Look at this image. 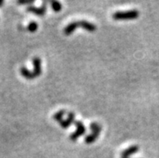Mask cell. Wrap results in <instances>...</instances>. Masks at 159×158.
Masks as SVG:
<instances>
[{"label":"cell","mask_w":159,"mask_h":158,"mask_svg":"<svg viewBox=\"0 0 159 158\" xmlns=\"http://www.w3.org/2000/svg\"><path fill=\"white\" fill-rule=\"evenodd\" d=\"M27 29L31 32H36V31L38 29V24H36V22H34V21H32V22L29 23V24L28 25Z\"/></svg>","instance_id":"cell-13"},{"label":"cell","mask_w":159,"mask_h":158,"mask_svg":"<svg viewBox=\"0 0 159 158\" xmlns=\"http://www.w3.org/2000/svg\"><path fill=\"white\" fill-rule=\"evenodd\" d=\"M80 28V24H79V21H74V22L69 24L66 28H64V34L66 36H70L75 32L76 28Z\"/></svg>","instance_id":"cell-7"},{"label":"cell","mask_w":159,"mask_h":158,"mask_svg":"<svg viewBox=\"0 0 159 158\" xmlns=\"http://www.w3.org/2000/svg\"><path fill=\"white\" fill-rule=\"evenodd\" d=\"M90 127H91V129L92 131V133L85 137V142L87 144H92V143L95 142V140L98 139V137H99V133H100L101 130H102V128H101L100 125L96 122L91 123Z\"/></svg>","instance_id":"cell-2"},{"label":"cell","mask_w":159,"mask_h":158,"mask_svg":"<svg viewBox=\"0 0 159 158\" xmlns=\"http://www.w3.org/2000/svg\"><path fill=\"white\" fill-rule=\"evenodd\" d=\"M75 118V115L74 112H70L68 113V117H67L66 120H61L59 124H60L61 127L62 128H68L70 126L71 124L74 123Z\"/></svg>","instance_id":"cell-6"},{"label":"cell","mask_w":159,"mask_h":158,"mask_svg":"<svg viewBox=\"0 0 159 158\" xmlns=\"http://www.w3.org/2000/svg\"><path fill=\"white\" fill-rule=\"evenodd\" d=\"M140 16L137 10H129L125 11H116L112 14V18L115 20H135Z\"/></svg>","instance_id":"cell-1"},{"label":"cell","mask_w":159,"mask_h":158,"mask_svg":"<svg viewBox=\"0 0 159 158\" xmlns=\"http://www.w3.org/2000/svg\"><path fill=\"white\" fill-rule=\"evenodd\" d=\"M75 126H76L77 129L75 132H73L72 134L70 136V140H71L72 141H75L78 139L82 136L83 135H84L86 133V127L84 126L83 123H82L81 121L78 120V121H75Z\"/></svg>","instance_id":"cell-3"},{"label":"cell","mask_w":159,"mask_h":158,"mask_svg":"<svg viewBox=\"0 0 159 158\" xmlns=\"http://www.w3.org/2000/svg\"><path fill=\"white\" fill-rule=\"evenodd\" d=\"M47 2H44L42 3V6L40 7H36L34 6H29L27 7V11L28 12H31L32 14L36 15L38 16H43L45 15L47 11Z\"/></svg>","instance_id":"cell-4"},{"label":"cell","mask_w":159,"mask_h":158,"mask_svg":"<svg viewBox=\"0 0 159 158\" xmlns=\"http://www.w3.org/2000/svg\"><path fill=\"white\" fill-rule=\"evenodd\" d=\"M50 3L51 6H52V10L54 11L58 12L62 9V6H61V2H57V1H51Z\"/></svg>","instance_id":"cell-12"},{"label":"cell","mask_w":159,"mask_h":158,"mask_svg":"<svg viewBox=\"0 0 159 158\" xmlns=\"http://www.w3.org/2000/svg\"><path fill=\"white\" fill-rule=\"evenodd\" d=\"M79 24H80V28H83V29L88 31V32H95L97 29L95 24L91 22H88L87 20H80Z\"/></svg>","instance_id":"cell-9"},{"label":"cell","mask_w":159,"mask_h":158,"mask_svg":"<svg viewBox=\"0 0 159 158\" xmlns=\"http://www.w3.org/2000/svg\"><path fill=\"white\" fill-rule=\"evenodd\" d=\"M32 62H33V66H34L32 73L34 74L35 78H36V77L40 76L41 73H42V70H41V60L40 59V57L35 56L32 59Z\"/></svg>","instance_id":"cell-5"},{"label":"cell","mask_w":159,"mask_h":158,"mask_svg":"<svg viewBox=\"0 0 159 158\" xmlns=\"http://www.w3.org/2000/svg\"><path fill=\"white\" fill-rule=\"evenodd\" d=\"M20 74L22 75L24 78H25L26 79H28V80H32V79H34L35 76L32 71H30L29 70L26 68V67H21L20 68Z\"/></svg>","instance_id":"cell-10"},{"label":"cell","mask_w":159,"mask_h":158,"mask_svg":"<svg viewBox=\"0 0 159 158\" xmlns=\"http://www.w3.org/2000/svg\"><path fill=\"white\" fill-rule=\"evenodd\" d=\"M3 3H4L3 1H2V0H0V7L2 6V4H3Z\"/></svg>","instance_id":"cell-15"},{"label":"cell","mask_w":159,"mask_h":158,"mask_svg":"<svg viewBox=\"0 0 159 158\" xmlns=\"http://www.w3.org/2000/svg\"><path fill=\"white\" fill-rule=\"evenodd\" d=\"M34 2V1H18V3L20 4H32Z\"/></svg>","instance_id":"cell-14"},{"label":"cell","mask_w":159,"mask_h":158,"mask_svg":"<svg viewBox=\"0 0 159 158\" xmlns=\"http://www.w3.org/2000/svg\"><path fill=\"white\" fill-rule=\"evenodd\" d=\"M66 114V111L61 110L57 112V113H55V114L53 115V116H52V118H53V120H56V121L60 123L61 121L62 120L63 117H64V115Z\"/></svg>","instance_id":"cell-11"},{"label":"cell","mask_w":159,"mask_h":158,"mask_svg":"<svg viewBox=\"0 0 159 158\" xmlns=\"http://www.w3.org/2000/svg\"><path fill=\"white\" fill-rule=\"evenodd\" d=\"M138 151H139V147L137 145H132L121 152V158H129L131 155L134 154Z\"/></svg>","instance_id":"cell-8"}]
</instances>
